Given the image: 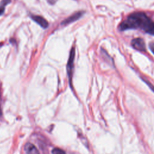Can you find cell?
I'll return each instance as SVG.
<instances>
[{
    "mask_svg": "<svg viewBox=\"0 0 154 154\" xmlns=\"http://www.w3.org/2000/svg\"><path fill=\"white\" fill-rule=\"evenodd\" d=\"M120 29L141 28L145 32L154 35V22L144 13L137 12L129 15L120 25Z\"/></svg>",
    "mask_w": 154,
    "mask_h": 154,
    "instance_id": "6da1fadb",
    "label": "cell"
},
{
    "mask_svg": "<svg viewBox=\"0 0 154 154\" xmlns=\"http://www.w3.org/2000/svg\"><path fill=\"white\" fill-rule=\"evenodd\" d=\"M132 47L139 51H145L146 46L144 40L141 38H134L131 42Z\"/></svg>",
    "mask_w": 154,
    "mask_h": 154,
    "instance_id": "7a4b0ae2",
    "label": "cell"
},
{
    "mask_svg": "<svg viewBox=\"0 0 154 154\" xmlns=\"http://www.w3.org/2000/svg\"><path fill=\"white\" fill-rule=\"evenodd\" d=\"M75 49L73 47L70 52V55H69V58L67 63V72L69 77L71 78V75H72V71L73 66V61H74V58H75Z\"/></svg>",
    "mask_w": 154,
    "mask_h": 154,
    "instance_id": "3957f363",
    "label": "cell"
},
{
    "mask_svg": "<svg viewBox=\"0 0 154 154\" xmlns=\"http://www.w3.org/2000/svg\"><path fill=\"white\" fill-rule=\"evenodd\" d=\"M83 14H84V11H78L77 13H75L73 14L72 16H70L69 17H67V19H66L65 20H64L61 22V25H67V24L70 23L74 21L77 20L78 19H79L82 16V15Z\"/></svg>",
    "mask_w": 154,
    "mask_h": 154,
    "instance_id": "277c9868",
    "label": "cell"
},
{
    "mask_svg": "<svg viewBox=\"0 0 154 154\" xmlns=\"http://www.w3.org/2000/svg\"><path fill=\"white\" fill-rule=\"evenodd\" d=\"M31 18L33 20L37 22L38 25H40L42 28H46L48 26V21L42 16H31Z\"/></svg>",
    "mask_w": 154,
    "mask_h": 154,
    "instance_id": "5b68a950",
    "label": "cell"
},
{
    "mask_svg": "<svg viewBox=\"0 0 154 154\" xmlns=\"http://www.w3.org/2000/svg\"><path fill=\"white\" fill-rule=\"evenodd\" d=\"M25 150L26 154H40L37 148L31 143H27L25 144Z\"/></svg>",
    "mask_w": 154,
    "mask_h": 154,
    "instance_id": "8992f818",
    "label": "cell"
},
{
    "mask_svg": "<svg viewBox=\"0 0 154 154\" xmlns=\"http://www.w3.org/2000/svg\"><path fill=\"white\" fill-rule=\"evenodd\" d=\"M52 154H66V152L60 148H54L52 150Z\"/></svg>",
    "mask_w": 154,
    "mask_h": 154,
    "instance_id": "52a82bcc",
    "label": "cell"
},
{
    "mask_svg": "<svg viewBox=\"0 0 154 154\" xmlns=\"http://www.w3.org/2000/svg\"><path fill=\"white\" fill-rule=\"evenodd\" d=\"M3 2H4L3 5H2V6L0 7V15L2 14L3 13V12H4V6H5L7 4H8V3L10 2V1H9V0H4V1H3Z\"/></svg>",
    "mask_w": 154,
    "mask_h": 154,
    "instance_id": "ba28073f",
    "label": "cell"
},
{
    "mask_svg": "<svg viewBox=\"0 0 154 154\" xmlns=\"http://www.w3.org/2000/svg\"><path fill=\"white\" fill-rule=\"evenodd\" d=\"M143 80L144 81V82H145L146 84H147V85L150 87V88L154 92V86L150 82H149V81H146V79H143Z\"/></svg>",
    "mask_w": 154,
    "mask_h": 154,
    "instance_id": "9c48e42d",
    "label": "cell"
},
{
    "mask_svg": "<svg viewBox=\"0 0 154 154\" xmlns=\"http://www.w3.org/2000/svg\"><path fill=\"white\" fill-rule=\"evenodd\" d=\"M149 48L150 49V51H152V52L154 54V43L153 42H151L149 44Z\"/></svg>",
    "mask_w": 154,
    "mask_h": 154,
    "instance_id": "30bf717a",
    "label": "cell"
}]
</instances>
